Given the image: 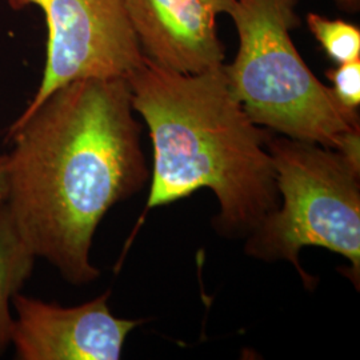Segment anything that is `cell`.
<instances>
[{"instance_id": "cell-1", "label": "cell", "mask_w": 360, "mask_h": 360, "mask_svg": "<svg viewBox=\"0 0 360 360\" xmlns=\"http://www.w3.org/2000/svg\"><path fill=\"white\" fill-rule=\"evenodd\" d=\"M126 79L92 77L53 91L7 129L6 205L34 254L68 283L99 278L90 259L99 223L150 178Z\"/></svg>"}, {"instance_id": "cell-2", "label": "cell", "mask_w": 360, "mask_h": 360, "mask_svg": "<svg viewBox=\"0 0 360 360\" xmlns=\"http://www.w3.org/2000/svg\"><path fill=\"white\" fill-rule=\"evenodd\" d=\"M126 80L154 146L147 210L210 188L220 206L218 229L229 235H250L276 210L271 135L247 115L223 65L190 75L144 58Z\"/></svg>"}, {"instance_id": "cell-3", "label": "cell", "mask_w": 360, "mask_h": 360, "mask_svg": "<svg viewBox=\"0 0 360 360\" xmlns=\"http://www.w3.org/2000/svg\"><path fill=\"white\" fill-rule=\"evenodd\" d=\"M299 0H235L239 49L223 65L232 92L260 127L336 150L360 166L358 111L339 103L296 50Z\"/></svg>"}, {"instance_id": "cell-4", "label": "cell", "mask_w": 360, "mask_h": 360, "mask_svg": "<svg viewBox=\"0 0 360 360\" xmlns=\"http://www.w3.org/2000/svg\"><path fill=\"white\" fill-rule=\"evenodd\" d=\"M267 146L283 205L250 233L247 254L287 260L306 283H312L299 263V252L309 245L323 247L348 259L358 282L360 166L336 150L287 136H270Z\"/></svg>"}, {"instance_id": "cell-5", "label": "cell", "mask_w": 360, "mask_h": 360, "mask_svg": "<svg viewBox=\"0 0 360 360\" xmlns=\"http://www.w3.org/2000/svg\"><path fill=\"white\" fill-rule=\"evenodd\" d=\"M13 11L41 10L47 25L46 63L38 90L20 116L53 91L82 79L129 77L144 62L124 0H7Z\"/></svg>"}, {"instance_id": "cell-6", "label": "cell", "mask_w": 360, "mask_h": 360, "mask_svg": "<svg viewBox=\"0 0 360 360\" xmlns=\"http://www.w3.org/2000/svg\"><path fill=\"white\" fill-rule=\"evenodd\" d=\"M111 291L77 307L13 296L11 343L20 360H117L138 321L120 319L108 307Z\"/></svg>"}, {"instance_id": "cell-7", "label": "cell", "mask_w": 360, "mask_h": 360, "mask_svg": "<svg viewBox=\"0 0 360 360\" xmlns=\"http://www.w3.org/2000/svg\"><path fill=\"white\" fill-rule=\"evenodd\" d=\"M146 59L180 74L220 67L224 47L215 13L203 0H124Z\"/></svg>"}, {"instance_id": "cell-8", "label": "cell", "mask_w": 360, "mask_h": 360, "mask_svg": "<svg viewBox=\"0 0 360 360\" xmlns=\"http://www.w3.org/2000/svg\"><path fill=\"white\" fill-rule=\"evenodd\" d=\"M37 255L20 235L11 212L0 202V355L11 345L13 296L31 276Z\"/></svg>"}, {"instance_id": "cell-9", "label": "cell", "mask_w": 360, "mask_h": 360, "mask_svg": "<svg viewBox=\"0 0 360 360\" xmlns=\"http://www.w3.org/2000/svg\"><path fill=\"white\" fill-rule=\"evenodd\" d=\"M307 25L327 56L336 65L360 59L359 27L342 19H328L319 13H309Z\"/></svg>"}, {"instance_id": "cell-10", "label": "cell", "mask_w": 360, "mask_h": 360, "mask_svg": "<svg viewBox=\"0 0 360 360\" xmlns=\"http://www.w3.org/2000/svg\"><path fill=\"white\" fill-rule=\"evenodd\" d=\"M331 90L339 103L348 110L358 111L360 104V59L338 65L327 71Z\"/></svg>"}, {"instance_id": "cell-11", "label": "cell", "mask_w": 360, "mask_h": 360, "mask_svg": "<svg viewBox=\"0 0 360 360\" xmlns=\"http://www.w3.org/2000/svg\"><path fill=\"white\" fill-rule=\"evenodd\" d=\"M7 169L8 155L0 154V202H4L7 196Z\"/></svg>"}, {"instance_id": "cell-12", "label": "cell", "mask_w": 360, "mask_h": 360, "mask_svg": "<svg viewBox=\"0 0 360 360\" xmlns=\"http://www.w3.org/2000/svg\"><path fill=\"white\" fill-rule=\"evenodd\" d=\"M206 4H208L215 13H231L232 7L235 4V0H203Z\"/></svg>"}, {"instance_id": "cell-13", "label": "cell", "mask_w": 360, "mask_h": 360, "mask_svg": "<svg viewBox=\"0 0 360 360\" xmlns=\"http://www.w3.org/2000/svg\"><path fill=\"white\" fill-rule=\"evenodd\" d=\"M336 4L347 13H358L360 7V0H335Z\"/></svg>"}]
</instances>
